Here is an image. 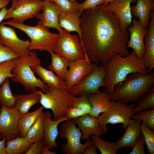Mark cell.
Wrapping results in <instances>:
<instances>
[{
    "label": "cell",
    "instance_id": "obj_1",
    "mask_svg": "<svg viewBox=\"0 0 154 154\" xmlns=\"http://www.w3.org/2000/svg\"><path fill=\"white\" fill-rule=\"evenodd\" d=\"M80 18V41L91 62L104 66L115 54H129V31L122 29L117 16L103 4L84 10Z\"/></svg>",
    "mask_w": 154,
    "mask_h": 154
},
{
    "label": "cell",
    "instance_id": "obj_2",
    "mask_svg": "<svg viewBox=\"0 0 154 154\" xmlns=\"http://www.w3.org/2000/svg\"><path fill=\"white\" fill-rule=\"evenodd\" d=\"M104 66L106 69L104 78L105 88L110 94L114 92L115 85L123 82L129 74L136 72L147 74L143 59L138 58L133 50L126 56L114 54Z\"/></svg>",
    "mask_w": 154,
    "mask_h": 154
},
{
    "label": "cell",
    "instance_id": "obj_3",
    "mask_svg": "<svg viewBox=\"0 0 154 154\" xmlns=\"http://www.w3.org/2000/svg\"><path fill=\"white\" fill-rule=\"evenodd\" d=\"M154 86V72L146 74L131 73L115 85L114 92L110 94V100L125 104L137 102Z\"/></svg>",
    "mask_w": 154,
    "mask_h": 154
},
{
    "label": "cell",
    "instance_id": "obj_4",
    "mask_svg": "<svg viewBox=\"0 0 154 154\" xmlns=\"http://www.w3.org/2000/svg\"><path fill=\"white\" fill-rule=\"evenodd\" d=\"M15 60L16 66L11 70V72L16 76L11 78L12 81L21 84L27 92L29 91L35 92L37 88L38 87L43 93H45L47 89L49 87L41 79L36 77L31 68V66L40 64V60L38 58L35 52L31 51L28 56H19L15 58Z\"/></svg>",
    "mask_w": 154,
    "mask_h": 154
},
{
    "label": "cell",
    "instance_id": "obj_5",
    "mask_svg": "<svg viewBox=\"0 0 154 154\" xmlns=\"http://www.w3.org/2000/svg\"><path fill=\"white\" fill-rule=\"evenodd\" d=\"M2 23L13 26L25 32L30 38V51L38 50L53 51L54 47L60 37V34L50 32L49 28L44 27L39 20L36 26H32L17 23L12 20Z\"/></svg>",
    "mask_w": 154,
    "mask_h": 154
},
{
    "label": "cell",
    "instance_id": "obj_6",
    "mask_svg": "<svg viewBox=\"0 0 154 154\" xmlns=\"http://www.w3.org/2000/svg\"><path fill=\"white\" fill-rule=\"evenodd\" d=\"M35 92L41 96L40 102L46 109L51 110L54 120L64 117L69 108L72 107V103L76 97L68 90L56 88L49 87L45 93L40 90Z\"/></svg>",
    "mask_w": 154,
    "mask_h": 154
},
{
    "label": "cell",
    "instance_id": "obj_7",
    "mask_svg": "<svg viewBox=\"0 0 154 154\" xmlns=\"http://www.w3.org/2000/svg\"><path fill=\"white\" fill-rule=\"evenodd\" d=\"M134 104L125 103L110 100L108 110L102 113L98 118L100 127L104 133L108 132L107 124L122 123L124 131L127 128L132 116L134 114Z\"/></svg>",
    "mask_w": 154,
    "mask_h": 154
},
{
    "label": "cell",
    "instance_id": "obj_8",
    "mask_svg": "<svg viewBox=\"0 0 154 154\" xmlns=\"http://www.w3.org/2000/svg\"><path fill=\"white\" fill-rule=\"evenodd\" d=\"M59 131L60 137L66 139V144H62V151L66 154H83L88 147L92 143L87 140L84 144L81 143L82 133L74 122V119L64 121L60 126Z\"/></svg>",
    "mask_w": 154,
    "mask_h": 154
},
{
    "label": "cell",
    "instance_id": "obj_9",
    "mask_svg": "<svg viewBox=\"0 0 154 154\" xmlns=\"http://www.w3.org/2000/svg\"><path fill=\"white\" fill-rule=\"evenodd\" d=\"M59 34V38L53 48L54 53L71 61L85 58V50L79 37L76 35H72L64 29Z\"/></svg>",
    "mask_w": 154,
    "mask_h": 154
},
{
    "label": "cell",
    "instance_id": "obj_10",
    "mask_svg": "<svg viewBox=\"0 0 154 154\" xmlns=\"http://www.w3.org/2000/svg\"><path fill=\"white\" fill-rule=\"evenodd\" d=\"M92 71L84 76L76 85L69 90L74 96L98 93L100 87H105L104 78L106 74L105 66L93 63Z\"/></svg>",
    "mask_w": 154,
    "mask_h": 154
},
{
    "label": "cell",
    "instance_id": "obj_11",
    "mask_svg": "<svg viewBox=\"0 0 154 154\" xmlns=\"http://www.w3.org/2000/svg\"><path fill=\"white\" fill-rule=\"evenodd\" d=\"M43 5V0H14L7 10L5 19H13L17 23L23 24L26 20L36 17Z\"/></svg>",
    "mask_w": 154,
    "mask_h": 154
},
{
    "label": "cell",
    "instance_id": "obj_12",
    "mask_svg": "<svg viewBox=\"0 0 154 154\" xmlns=\"http://www.w3.org/2000/svg\"><path fill=\"white\" fill-rule=\"evenodd\" d=\"M0 43L19 56H27L30 52L29 50L30 41L20 39L13 28L2 23L0 25Z\"/></svg>",
    "mask_w": 154,
    "mask_h": 154
},
{
    "label": "cell",
    "instance_id": "obj_13",
    "mask_svg": "<svg viewBox=\"0 0 154 154\" xmlns=\"http://www.w3.org/2000/svg\"><path fill=\"white\" fill-rule=\"evenodd\" d=\"M1 107L0 133L7 141L19 136L18 123L22 114L14 107L9 108L2 105Z\"/></svg>",
    "mask_w": 154,
    "mask_h": 154
},
{
    "label": "cell",
    "instance_id": "obj_14",
    "mask_svg": "<svg viewBox=\"0 0 154 154\" xmlns=\"http://www.w3.org/2000/svg\"><path fill=\"white\" fill-rule=\"evenodd\" d=\"M69 69L66 73L65 81L67 90H69L74 86L77 84L81 79L91 72L93 65L85 51V58L76 61H71Z\"/></svg>",
    "mask_w": 154,
    "mask_h": 154
},
{
    "label": "cell",
    "instance_id": "obj_15",
    "mask_svg": "<svg viewBox=\"0 0 154 154\" xmlns=\"http://www.w3.org/2000/svg\"><path fill=\"white\" fill-rule=\"evenodd\" d=\"M131 23L132 25L129 26L127 29L130 33L127 47L132 48L138 58L143 59L146 52L144 40L147 29L144 27L139 20L136 19L132 20Z\"/></svg>",
    "mask_w": 154,
    "mask_h": 154
},
{
    "label": "cell",
    "instance_id": "obj_16",
    "mask_svg": "<svg viewBox=\"0 0 154 154\" xmlns=\"http://www.w3.org/2000/svg\"><path fill=\"white\" fill-rule=\"evenodd\" d=\"M42 12L39 13L37 17L44 27L55 28L58 30L59 34L62 31L59 22V16L64 11L62 9L55 3L48 0H43Z\"/></svg>",
    "mask_w": 154,
    "mask_h": 154
},
{
    "label": "cell",
    "instance_id": "obj_17",
    "mask_svg": "<svg viewBox=\"0 0 154 154\" xmlns=\"http://www.w3.org/2000/svg\"><path fill=\"white\" fill-rule=\"evenodd\" d=\"M137 0H113L111 3L104 6L107 10L114 13L117 17L121 27L124 31L131 25L132 16L130 4L136 2Z\"/></svg>",
    "mask_w": 154,
    "mask_h": 154
},
{
    "label": "cell",
    "instance_id": "obj_18",
    "mask_svg": "<svg viewBox=\"0 0 154 154\" xmlns=\"http://www.w3.org/2000/svg\"><path fill=\"white\" fill-rule=\"evenodd\" d=\"M50 112H44L43 119L44 136L43 139L44 147L50 149L54 148H58L56 139L59 134L57 127L60 123L68 120L66 116L60 119L55 120H52Z\"/></svg>",
    "mask_w": 154,
    "mask_h": 154
},
{
    "label": "cell",
    "instance_id": "obj_19",
    "mask_svg": "<svg viewBox=\"0 0 154 154\" xmlns=\"http://www.w3.org/2000/svg\"><path fill=\"white\" fill-rule=\"evenodd\" d=\"M74 122L78 125L82 135V140L89 139L92 135L100 136L103 134L98 121V118L87 114L81 117L74 119Z\"/></svg>",
    "mask_w": 154,
    "mask_h": 154
},
{
    "label": "cell",
    "instance_id": "obj_20",
    "mask_svg": "<svg viewBox=\"0 0 154 154\" xmlns=\"http://www.w3.org/2000/svg\"><path fill=\"white\" fill-rule=\"evenodd\" d=\"M151 21L144 40L146 52L143 58L145 66L149 73L154 68V11L151 12Z\"/></svg>",
    "mask_w": 154,
    "mask_h": 154
},
{
    "label": "cell",
    "instance_id": "obj_21",
    "mask_svg": "<svg viewBox=\"0 0 154 154\" xmlns=\"http://www.w3.org/2000/svg\"><path fill=\"white\" fill-rule=\"evenodd\" d=\"M141 121L135 119L130 120L123 135L116 142L118 150L123 147L133 148L138 141L141 133Z\"/></svg>",
    "mask_w": 154,
    "mask_h": 154
},
{
    "label": "cell",
    "instance_id": "obj_22",
    "mask_svg": "<svg viewBox=\"0 0 154 154\" xmlns=\"http://www.w3.org/2000/svg\"><path fill=\"white\" fill-rule=\"evenodd\" d=\"M82 13L79 9L68 12L63 11L59 16L60 27L70 33L77 32L80 38L81 35L80 17Z\"/></svg>",
    "mask_w": 154,
    "mask_h": 154
},
{
    "label": "cell",
    "instance_id": "obj_23",
    "mask_svg": "<svg viewBox=\"0 0 154 154\" xmlns=\"http://www.w3.org/2000/svg\"><path fill=\"white\" fill-rule=\"evenodd\" d=\"M136 5L131 6V12L146 29H147L150 19L151 12L154 10V0H137Z\"/></svg>",
    "mask_w": 154,
    "mask_h": 154
},
{
    "label": "cell",
    "instance_id": "obj_24",
    "mask_svg": "<svg viewBox=\"0 0 154 154\" xmlns=\"http://www.w3.org/2000/svg\"><path fill=\"white\" fill-rule=\"evenodd\" d=\"M88 98L92 106L89 114L91 116L98 118L101 113L108 109L110 99V94L106 90L99 93L89 94Z\"/></svg>",
    "mask_w": 154,
    "mask_h": 154
},
{
    "label": "cell",
    "instance_id": "obj_25",
    "mask_svg": "<svg viewBox=\"0 0 154 154\" xmlns=\"http://www.w3.org/2000/svg\"><path fill=\"white\" fill-rule=\"evenodd\" d=\"M31 68L40 76L42 82L50 87L67 90L65 81L56 76L51 70L44 68L40 64L31 66Z\"/></svg>",
    "mask_w": 154,
    "mask_h": 154
},
{
    "label": "cell",
    "instance_id": "obj_26",
    "mask_svg": "<svg viewBox=\"0 0 154 154\" xmlns=\"http://www.w3.org/2000/svg\"><path fill=\"white\" fill-rule=\"evenodd\" d=\"M14 107L21 114L29 112L35 104L40 102L41 96L35 92L27 95H15Z\"/></svg>",
    "mask_w": 154,
    "mask_h": 154
},
{
    "label": "cell",
    "instance_id": "obj_27",
    "mask_svg": "<svg viewBox=\"0 0 154 154\" xmlns=\"http://www.w3.org/2000/svg\"><path fill=\"white\" fill-rule=\"evenodd\" d=\"M50 53L51 61L50 64L47 67V69L55 72L58 77L65 81L67 68L69 66L71 60L56 55L53 51Z\"/></svg>",
    "mask_w": 154,
    "mask_h": 154
},
{
    "label": "cell",
    "instance_id": "obj_28",
    "mask_svg": "<svg viewBox=\"0 0 154 154\" xmlns=\"http://www.w3.org/2000/svg\"><path fill=\"white\" fill-rule=\"evenodd\" d=\"M44 108L42 106L33 112H29L22 115L18 123V130L19 137H24L37 117L43 112Z\"/></svg>",
    "mask_w": 154,
    "mask_h": 154
},
{
    "label": "cell",
    "instance_id": "obj_29",
    "mask_svg": "<svg viewBox=\"0 0 154 154\" xmlns=\"http://www.w3.org/2000/svg\"><path fill=\"white\" fill-rule=\"evenodd\" d=\"M44 112H43L37 117L24 137L30 143H33L43 139Z\"/></svg>",
    "mask_w": 154,
    "mask_h": 154
},
{
    "label": "cell",
    "instance_id": "obj_30",
    "mask_svg": "<svg viewBox=\"0 0 154 154\" xmlns=\"http://www.w3.org/2000/svg\"><path fill=\"white\" fill-rule=\"evenodd\" d=\"M32 144L24 137L19 136L6 141V151L7 154H25Z\"/></svg>",
    "mask_w": 154,
    "mask_h": 154
},
{
    "label": "cell",
    "instance_id": "obj_31",
    "mask_svg": "<svg viewBox=\"0 0 154 154\" xmlns=\"http://www.w3.org/2000/svg\"><path fill=\"white\" fill-rule=\"evenodd\" d=\"M0 87V103L9 108H14L15 98L11 92L9 78H7Z\"/></svg>",
    "mask_w": 154,
    "mask_h": 154
},
{
    "label": "cell",
    "instance_id": "obj_32",
    "mask_svg": "<svg viewBox=\"0 0 154 154\" xmlns=\"http://www.w3.org/2000/svg\"><path fill=\"white\" fill-rule=\"evenodd\" d=\"M137 102L138 105L133 108L134 114L145 110L154 109V86L143 95Z\"/></svg>",
    "mask_w": 154,
    "mask_h": 154
},
{
    "label": "cell",
    "instance_id": "obj_33",
    "mask_svg": "<svg viewBox=\"0 0 154 154\" xmlns=\"http://www.w3.org/2000/svg\"><path fill=\"white\" fill-rule=\"evenodd\" d=\"M92 141L101 154H116L118 150L116 142H110L102 139L99 136L92 135Z\"/></svg>",
    "mask_w": 154,
    "mask_h": 154
},
{
    "label": "cell",
    "instance_id": "obj_34",
    "mask_svg": "<svg viewBox=\"0 0 154 154\" xmlns=\"http://www.w3.org/2000/svg\"><path fill=\"white\" fill-rule=\"evenodd\" d=\"M15 58L3 62L0 64V87L7 78H11L15 76L11 70L16 66Z\"/></svg>",
    "mask_w": 154,
    "mask_h": 154
},
{
    "label": "cell",
    "instance_id": "obj_35",
    "mask_svg": "<svg viewBox=\"0 0 154 154\" xmlns=\"http://www.w3.org/2000/svg\"><path fill=\"white\" fill-rule=\"evenodd\" d=\"M132 118L141 121L144 120L148 127L154 131V109L143 110L133 114Z\"/></svg>",
    "mask_w": 154,
    "mask_h": 154
},
{
    "label": "cell",
    "instance_id": "obj_36",
    "mask_svg": "<svg viewBox=\"0 0 154 154\" xmlns=\"http://www.w3.org/2000/svg\"><path fill=\"white\" fill-rule=\"evenodd\" d=\"M141 132L143 133L148 151L150 154H154V131L150 129L144 120L142 121L141 126Z\"/></svg>",
    "mask_w": 154,
    "mask_h": 154
},
{
    "label": "cell",
    "instance_id": "obj_37",
    "mask_svg": "<svg viewBox=\"0 0 154 154\" xmlns=\"http://www.w3.org/2000/svg\"><path fill=\"white\" fill-rule=\"evenodd\" d=\"M72 107L79 110L86 114L91 112L92 106L89 101L88 95L85 94L75 97L72 104Z\"/></svg>",
    "mask_w": 154,
    "mask_h": 154
},
{
    "label": "cell",
    "instance_id": "obj_38",
    "mask_svg": "<svg viewBox=\"0 0 154 154\" xmlns=\"http://www.w3.org/2000/svg\"><path fill=\"white\" fill-rule=\"evenodd\" d=\"M48 0L60 6L64 12H70L79 9L80 4L76 1H71L69 0Z\"/></svg>",
    "mask_w": 154,
    "mask_h": 154
},
{
    "label": "cell",
    "instance_id": "obj_39",
    "mask_svg": "<svg viewBox=\"0 0 154 154\" xmlns=\"http://www.w3.org/2000/svg\"><path fill=\"white\" fill-rule=\"evenodd\" d=\"M19 56L10 49L0 43V64Z\"/></svg>",
    "mask_w": 154,
    "mask_h": 154
},
{
    "label": "cell",
    "instance_id": "obj_40",
    "mask_svg": "<svg viewBox=\"0 0 154 154\" xmlns=\"http://www.w3.org/2000/svg\"><path fill=\"white\" fill-rule=\"evenodd\" d=\"M106 0H86L81 4H80L79 10L82 13L84 10L93 8L100 4L104 5Z\"/></svg>",
    "mask_w": 154,
    "mask_h": 154
},
{
    "label": "cell",
    "instance_id": "obj_41",
    "mask_svg": "<svg viewBox=\"0 0 154 154\" xmlns=\"http://www.w3.org/2000/svg\"><path fill=\"white\" fill-rule=\"evenodd\" d=\"M145 142L143 133L141 132L138 141L132 148V151L129 154H145L144 145Z\"/></svg>",
    "mask_w": 154,
    "mask_h": 154
},
{
    "label": "cell",
    "instance_id": "obj_42",
    "mask_svg": "<svg viewBox=\"0 0 154 154\" xmlns=\"http://www.w3.org/2000/svg\"><path fill=\"white\" fill-rule=\"evenodd\" d=\"M44 146L43 139L35 142L32 143L25 154H41L42 150Z\"/></svg>",
    "mask_w": 154,
    "mask_h": 154
},
{
    "label": "cell",
    "instance_id": "obj_43",
    "mask_svg": "<svg viewBox=\"0 0 154 154\" xmlns=\"http://www.w3.org/2000/svg\"><path fill=\"white\" fill-rule=\"evenodd\" d=\"M86 114L77 108L71 107L68 110L65 116L66 118L69 120L74 119Z\"/></svg>",
    "mask_w": 154,
    "mask_h": 154
},
{
    "label": "cell",
    "instance_id": "obj_44",
    "mask_svg": "<svg viewBox=\"0 0 154 154\" xmlns=\"http://www.w3.org/2000/svg\"><path fill=\"white\" fill-rule=\"evenodd\" d=\"M97 147L92 142L87 148L83 154H97Z\"/></svg>",
    "mask_w": 154,
    "mask_h": 154
},
{
    "label": "cell",
    "instance_id": "obj_45",
    "mask_svg": "<svg viewBox=\"0 0 154 154\" xmlns=\"http://www.w3.org/2000/svg\"><path fill=\"white\" fill-rule=\"evenodd\" d=\"M6 139L4 137L0 140V154H7L6 149Z\"/></svg>",
    "mask_w": 154,
    "mask_h": 154
},
{
    "label": "cell",
    "instance_id": "obj_46",
    "mask_svg": "<svg viewBox=\"0 0 154 154\" xmlns=\"http://www.w3.org/2000/svg\"><path fill=\"white\" fill-rule=\"evenodd\" d=\"M7 11V8L5 7L2 8L0 11V25L2 21L5 19Z\"/></svg>",
    "mask_w": 154,
    "mask_h": 154
},
{
    "label": "cell",
    "instance_id": "obj_47",
    "mask_svg": "<svg viewBox=\"0 0 154 154\" xmlns=\"http://www.w3.org/2000/svg\"><path fill=\"white\" fill-rule=\"evenodd\" d=\"M49 149L48 147H46L43 146L42 151L41 154H56V153L55 151H51L49 150Z\"/></svg>",
    "mask_w": 154,
    "mask_h": 154
},
{
    "label": "cell",
    "instance_id": "obj_48",
    "mask_svg": "<svg viewBox=\"0 0 154 154\" xmlns=\"http://www.w3.org/2000/svg\"><path fill=\"white\" fill-rule=\"evenodd\" d=\"M10 1V0H0V10L5 7Z\"/></svg>",
    "mask_w": 154,
    "mask_h": 154
},
{
    "label": "cell",
    "instance_id": "obj_49",
    "mask_svg": "<svg viewBox=\"0 0 154 154\" xmlns=\"http://www.w3.org/2000/svg\"><path fill=\"white\" fill-rule=\"evenodd\" d=\"M113 0H106L105 3L104 5V6H105L108 3H112Z\"/></svg>",
    "mask_w": 154,
    "mask_h": 154
},
{
    "label": "cell",
    "instance_id": "obj_50",
    "mask_svg": "<svg viewBox=\"0 0 154 154\" xmlns=\"http://www.w3.org/2000/svg\"><path fill=\"white\" fill-rule=\"evenodd\" d=\"M3 135L1 133H0V139L2 138H3Z\"/></svg>",
    "mask_w": 154,
    "mask_h": 154
},
{
    "label": "cell",
    "instance_id": "obj_51",
    "mask_svg": "<svg viewBox=\"0 0 154 154\" xmlns=\"http://www.w3.org/2000/svg\"><path fill=\"white\" fill-rule=\"evenodd\" d=\"M70 1H76V0H69Z\"/></svg>",
    "mask_w": 154,
    "mask_h": 154
},
{
    "label": "cell",
    "instance_id": "obj_52",
    "mask_svg": "<svg viewBox=\"0 0 154 154\" xmlns=\"http://www.w3.org/2000/svg\"><path fill=\"white\" fill-rule=\"evenodd\" d=\"M1 107H0V112H1Z\"/></svg>",
    "mask_w": 154,
    "mask_h": 154
},
{
    "label": "cell",
    "instance_id": "obj_53",
    "mask_svg": "<svg viewBox=\"0 0 154 154\" xmlns=\"http://www.w3.org/2000/svg\"><path fill=\"white\" fill-rule=\"evenodd\" d=\"M11 0V1H13V0Z\"/></svg>",
    "mask_w": 154,
    "mask_h": 154
}]
</instances>
